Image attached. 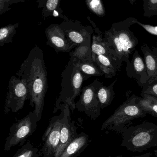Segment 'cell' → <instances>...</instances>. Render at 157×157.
Returning a JSON list of instances; mask_svg holds the SVG:
<instances>
[{"label":"cell","instance_id":"obj_1","mask_svg":"<svg viewBox=\"0 0 157 157\" xmlns=\"http://www.w3.org/2000/svg\"><path fill=\"white\" fill-rule=\"evenodd\" d=\"M16 75L26 81L29 105L34 108L33 112L39 121L41 119L48 89L47 70L40 48L36 46L31 50Z\"/></svg>","mask_w":157,"mask_h":157},{"label":"cell","instance_id":"obj_2","mask_svg":"<svg viewBox=\"0 0 157 157\" xmlns=\"http://www.w3.org/2000/svg\"><path fill=\"white\" fill-rule=\"evenodd\" d=\"M61 89L55 102L53 113L57 112L61 107L68 105L73 112L75 109V99L81 94L82 84L85 81L84 76L70 59L62 73Z\"/></svg>","mask_w":157,"mask_h":157},{"label":"cell","instance_id":"obj_3","mask_svg":"<svg viewBox=\"0 0 157 157\" xmlns=\"http://www.w3.org/2000/svg\"><path fill=\"white\" fill-rule=\"evenodd\" d=\"M121 146L132 152L142 153L157 147V125L150 122L130 125L122 133Z\"/></svg>","mask_w":157,"mask_h":157},{"label":"cell","instance_id":"obj_4","mask_svg":"<svg viewBox=\"0 0 157 157\" xmlns=\"http://www.w3.org/2000/svg\"><path fill=\"white\" fill-rule=\"evenodd\" d=\"M131 92L126 91L127 99L104 121L101 130H110L122 134L131 125L133 120L147 116V114L142 109L136 101L138 97L135 94L130 95Z\"/></svg>","mask_w":157,"mask_h":157},{"label":"cell","instance_id":"obj_5","mask_svg":"<svg viewBox=\"0 0 157 157\" xmlns=\"http://www.w3.org/2000/svg\"><path fill=\"white\" fill-rule=\"evenodd\" d=\"M104 39L119 60L125 62L126 65L131 64L130 56L135 50L138 40L127 25H114L105 32Z\"/></svg>","mask_w":157,"mask_h":157},{"label":"cell","instance_id":"obj_6","mask_svg":"<svg viewBox=\"0 0 157 157\" xmlns=\"http://www.w3.org/2000/svg\"><path fill=\"white\" fill-rule=\"evenodd\" d=\"M37 118L34 112H30L23 119L13 124L4 146V150L9 151L16 146L25 144L28 137L33 134L37 128Z\"/></svg>","mask_w":157,"mask_h":157},{"label":"cell","instance_id":"obj_7","mask_svg":"<svg viewBox=\"0 0 157 157\" xmlns=\"http://www.w3.org/2000/svg\"><path fill=\"white\" fill-rule=\"evenodd\" d=\"M103 83L96 79L92 83L84 87L81 90L79 101L76 103L77 110L84 112L92 120H96L100 115L101 107L97 97L99 88Z\"/></svg>","mask_w":157,"mask_h":157},{"label":"cell","instance_id":"obj_8","mask_svg":"<svg viewBox=\"0 0 157 157\" xmlns=\"http://www.w3.org/2000/svg\"><path fill=\"white\" fill-rule=\"evenodd\" d=\"M8 91L6 98L4 113H15L23 109L26 100L28 99V90L26 79L13 75L8 84Z\"/></svg>","mask_w":157,"mask_h":157},{"label":"cell","instance_id":"obj_9","mask_svg":"<svg viewBox=\"0 0 157 157\" xmlns=\"http://www.w3.org/2000/svg\"><path fill=\"white\" fill-rule=\"evenodd\" d=\"M64 108L61 107L60 115H55L51 119L49 126L42 136L43 144L41 151L43 157H54L55 155L60 144Z\"/></svg>","mask_w":157,"mask_h":157},{"label":"cell","instance_id":"obj_10","mask_svg":"<svg viewBox=\"0 0 157 157\" xmlns=\"http://www.w3.org/2000/svg\"><path fill=\"white\" fill-rule=\"evenodd\" d=\"M74 121H71L70 108L66 105L64 109V116L61 131V138L59 147L54 157H59L67 146L74 139L78 133Z\"/></svg>","mask_w":157,"mask_h":157},{"label":"cell","instance_id":"obj_11","mask_svg":"<svg viewBox=\"0 0 157 157\" xmlns=\"http://www.w3.org/2000/svg\"><path fill=\"white\" fill-rule=\"evenodd\" d=\"M126 71L127 76L135 79L139 86L142 88L147 83L148 77L145 63L137 50H135L131 64L126 65Z\"/></svg>","mask_w":157,"mask_h":157},{"label":"cell","instance_id":"obj_12","mask_svg":"<svg viewBox=\"0 0 157 157\" xmlns=\"http://www.w3.org/2000/svg\"><path fill=\"white\" fill-rule=\"evenodd\" d=\"M47 44L53 48L57 53L70 52L75 47L68 39L64 32L58 28L49 29L47 32Z\"/></svg>","mask_w":157,"mask_h":157},{"label":"cell","instance_id":"obj_13","mask_svg":"<svg viewBox=\"0 0 157 157\" xmlns=\"http://www.w3.org/2000/svg\"><path fill=\"white\" fill-rule=\"evenodd\" d=\"M92 57L93 61L102 71L106 78H112L116 76L117 72L120 71L123 62L92 53Z\"/></svg>","mask_w":157,"mask_h":157},{"label":"cell","instance_id":"obj_14","mask_svg":"<svg viewBox=\"0 0 157 157\" xmlns=\"http://www.w3.org/2000/svg\"><path fill=\"white\" fill-rule=\"evenodd\" d=\"M141 50L143 54L148 75L147 84L157 79V48L153 47L151 48L145 44L141 47Z\"/></svg>","mask_w":157,"mask_h":157},{"label":"cell","instance_id":"obj_15","mask_svg":"<svg viewBox=\"0 0 157 157\" xmlns=\"http://www.w3.org/2000/svg\"><path fill=\"white\" fill-rule=\"evenodd\" d=\"M89 136L84 132L78 134L59 157H77L88 146Z\"/></svg>","mask_w":157,"mask_h":157},{"label":"cell","instance_id":"obj_16","mask_svg":"<svg viewBox=\"0 0 157 157\" xmlns=\"http://www.w3.org/2000/svg\"><path fill=\"white\" fill-rule=\"evenodd\" d=\"M70 59L83 74L85 80L92 76H101L104 75L102 71L93 59L80 62L73 57H71Z\"/></svg>","mask_w":157,"mask_h":157},{"label":"cell","instance_id":"obj_17","mask_svg":"<svg viewBox=\"0 0 157 157\" xmlns=\"http://www.w3.org/2000/svg\"><path fill=\"white\" fill-rule=\"evenodd\" d=\"M91 49L92 53L97 55H104L116 60L121 61L117 58L115 52L109 47L100 35L93 36Z\"/></svg>","mask_w":157,"mask_h":157},{"label":"cell","instance_id":"obj_18","mask_svg":"<svg viewBox=\"0 0 157 157\" xmlns=\"http://www.w3.org/2000/svg\"><path fill=\"white\" fill-rule=\"evenodd\" d=\"M137 97V103L147 114L157 117V98L148 94L141 95Z\"/></svg>","mask_w":157,"mask_h":157},{"label":"cell","instance_id":"obj_19","mask_svg":"<svg viewBox=\"0 0 157 157\" xmlns=\"http://www.w3.org/2000/svg\"><path fill=\"white\" fill-rule=\"evenodd\" d=\"M117 81V79H115L108 86L103 85L99 88L97 97L101 109L109 106L113 101L115 94L113 88Z\"/></svg>","mask_w":157,"mask_h":157},{"label":"cell","instance_id":"obj_20","mask_svg":"<svg viewBox=\"0 0 157 157\" xmlns=\"http://www.w3.org/2000/svg\"><path fill=\"white\" fill-rule=\"evenodd\" d=\"M69 54L70 57L74 58L80 62L93 59L90 39L78 45Z\"/></svg>","mask_w":157,"mask_h":157},{"label":"cell","instance_id":"obj_21","mask_svg":"<svg viewBox=\"0 0 157 157\" xmlns=\"http://www.w3.org/2000/svg\"><path fill=\"white\" fill-rule=\"evenodd\" d=\"M38 148L27 141L16 152L13 157H39Z\"/></svg>","mask_w":157,"mask_h":157},{"label":"cell","instance_id":"obj_22","mask_svg":"<svg viewBox=\"0 0 157 157\" xmlns=\"http://www.w3.org/2000/svg\"><path fill=\"white\" fill-rule=\"evenodd\" d=\"M14 33V27H6L1 29H0V46H3L5 43L12 42Z\"/></svg>","mask_w":157,"mask_h":157},{"label":"cell","instance_id":"obj_23","mask_svg":"<svg viewBox=\"0 0 157 157\" xmlns=\"http://www.w3.org/2000/svg\"><path fill=\"white\" fill-rule=\"evenodd\" d=\"M88 6L96 14L100 16L105 15V10L101 0H88Z\"/></svg>","mask_w":157,"mask_h":157},{"label":"cell","instance_id":"obj_24","mask_svg":"<svg viewBox=\"0 0 157 157\" xmlns=\"http://www.w3.org/2000/svg\"><path fill=\"white\" fill-rule=\"evenodd\" d=\"M148 94L157 98V79L147 83L142 87L141 95Z\"/></svg>","mask_w":157,"mask_h":157},{"label":"cell","instance_id":"obj_25","mask_svg":"<svg viewBox=\"0 0 157 157\" xmlns=\"http://www.w3.org/2000/svg\"><path fill=\"white\" fill-rule=\"evenodd\" d=\"M133 23L138 24L139 25L143 28L147 32L153 35L157 36V26H153L151 25L142 24L136 20H133Z\"/></svg>","mask_w":157,"mask_h":157},{"label":"cell","instance_id":"obj_26","mask_svg":"<svg viewBox=\"0 0 157 157\" xmlns=\"http://www.w3.org/2000/svg\"><path fill=\"white\" fill-rule=\"evenodd\" d=\"M58 2L59 0H48L46 6L48 10L50 11L54 10L57 7Z\"/></svg>","mask_w":157,"mask_h":157},{"label":"cell","instance_id":"obj_27","mask_svg":"<svg viewBox=\"0 0 157 157\" xmlns=\"http://www.w3.org/2000/svg\"><path fill=\"white\" fill-rule=\"evenodd\" d=\"M145 3L147 4L146 7L150 8L151 9H156L157 7V0H147L146 2Z\"/></svg>","mask_w":157,"mask_h":157},{"label":"cell","instance_id":"obj_28","mask_svg":"<svg viewBox=\"0 0 157 157\" xmlns=\"http://www.w3.org/2000/svg\"><path fill=\"white\" fill-rule=\"evenodd\" d=\"M152 155V153H147L146 154H143L142 155H140L135 156H132V157H150ZM113 157L111 156L109 157ZM114 157H123L121 155L118 156H116Z\"/></svg>","mask_w":157,"mask_h":157},{"label":"cell","instance_id":"obj_29","mask_svg":"<svg viewBox=\"0 0 157 157\" xmlns=\"http://www.w3.org/2000/svg\"><path fill=\"white\" fill-rule=\"evenodd\" d=\"M154 153H155V157H157V149L155 150Z\"/></svg>","mask_w":157,"mask_h":157},{"label":"cell","instance_id":"obj_30","mask_svg":"<svg viewBox=\"0 0 157 157\" xmlns=\"http://www.w3.org/2000/svg\"><path fill=\"white\" fill-rule=\"evenodd\" d=\"M135 1H136V0H130V2H131V4H133V3L135 2Z\"/></svg>","mask_w":157,"mask_h":157},{"label":"cell","instance_id":"obj_31","mask_svg":"<svg viewBox=\"0 0 157 157\" xmlns=\"http://www.w3.org/2000/svg\"><path fill=\"white\" fill-rule=\"evenodd\" d=\"M156 45H157V42H156Z\"/></svg>","mask_w":157,"mask_h":157}]
</instances>
